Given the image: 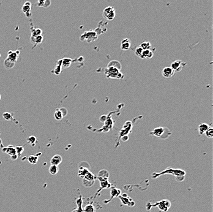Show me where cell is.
Instances as JSON below:
<instances>
[{
  "label": "cell",
  "mask_w": 213,
  "mask_h": 212,
  "mask_svg": "<svg viewBox=\"0 0 213 212\" xmlns=\"http://www.w3.org/2000/svg\"><path fill=\"white\" fill-rule=\"evenodd\" d=\"M166 174H172V176H174L176 178L177 182H183L184 180L186 172L182 169H173L172 167H168L166 169H165L162 172L159 173H153L152 174L153 178H156L160 176H163V175Z\"/></svg>",
  "instance_id": "obj_1"
},
{
  "label": "cell",
  "mask_w": 213,
  "mask_h": 212,
  "mask_svg": "<svg viewBox=\"0 0 213 212\" xmlns=\"http://www.w3.org/2000/svg\"><path fill=\"white\" fill-rule=\"evenodd\" d=\"M105 74L109 78L122 79L124 78V76L120 72V70L115 66H108V67L105 71Z\"/></svg>",
  "instance_id": "obj_2"
},
{
  "label": "cell",
  "mask_w": 213,
  "mask_h": 212,
  "mask_svg": "<svg viewBox=\"0 0 213 212\" xmlns=\"http://www.w3.org/2000/svg\"><path fill=\"white\" fill-rule=\"evenodd\" d=\"M98 38V35L95 32L94 30H91L89 31H85V32L80 36V41H86L88 43L95 41Z\"/></svg>",
  "instance_id": "obj_3"
},
{
  "label": "cell",
  "mask_w": 213,
  "mask_h": 212,
  "mask_svg": "<svg viewBox=\"0 0 213 212\" xmlns=\"http://www.w3.org/2000/svg\"><path fill=\"white\" fill-rule=\"evenodd\" d=\"M102 16L104 19L107 20H113L116 16L115 9L112 6H108L105 8L103 10Z\"/></svg>",
  "instance_id": "obj_4"
},
{
  "label": "cell",
  "mask_w": 213,
  "mask_h": 212,
  "mask_svg": "<svg viewBox=\"0 0 213 212\" xmlns=\"http://www.w3.org/2000/svg\"><path fill=\"white\" fill-rule=\"evenodd\" d=\"M83 178V183L84 186L86 187H90L93 186V184L94 183L96 177L91 172H89Z\"/></svg>",
  "instance_id": "obj_5"
},
{
  "label": "cell",
  "mask_w": 213,
  "mask_h": 212,
  "mask_svg": "<svg viewBox=\"0 0 213 212\" xmlns=\"http://www.w3.org/2000/svg\"><path fill=\"white\" fill-rule=\"evenodd\" d=\"M186 65H187V63L185 62H183L181 60H176L172 63L170 67H171L175 72H179L181 71Z\"/></svg>",
  "instance_id": "obj_6"
},
{
  "label": "cell",
  "mask_w": 213,
  "mask_h": 212,
  "mask_svg": "<svg viewBox=\"0 0 213 212\" xmlns=\"http://www.w3.org/2000/svg\"><path fill=\"white\" fill-rule=\"evenodd\" d=\"M165 129H166L165 127H157V128L154 129L150 134L155 137H162V136L164 135L165 132H166Z\"/></svg>",
  "instance_id": "obj_7"
},
{
  "label": "cell",
  "mask_w": 213,
  "mask_h": 212,
  "mask_svg": "<svg viewBox=\"0 0 213 212\" xmlns=\"http://www.w3.org/2000/svg\"><path fill=\"white\" fill-rule=\"evenodd\" d=\"M175 72L170 67H164L162 71V75L165 78H170L175 75Z\"/></svg>",
  "instance_id": "obj_8"
},
{
  "label": "cell",
  "mask_w": 213,
  "mask_h": 212,
  "mask_svg": "<svg viewBox=\"0 0 213 212\" xmlns=\"http://www.w3.org/2000/svg\"><path fill=\"white\" fill-rule=\"evenodd\" d=\"M19 54L20 53L19 51H15V52L9 51L8 53V55L7 58L9 60L15 63L16 62H17L18 58H19Z\"/></svg>",
  "instance_id": "obj_9"
},
{
  "label": "cell",
  "mask_w": 213,
  "mask_h": 212,
  "mask_svg": "<svg viewBox=\"0 0 213 212\" xmlns=\"http://www.w3.org/2000/svg\"><path fill=\"white\" fill-rule=\"evenodd\" d=\"M131 40L129 38H126L121 41V49L122 50H128L131 47Z\"/></svg>",
  "instance_id": "obj_10"
},
{
  "label": "cell",
  "mask_w": 213,
  "mask_h": 212,
  "mask_svg": "<svg viewBox=\"0 0 213 212\" xmlns=\"http://www.w3.org/2000/svg\"><path fill=\"white\" fill-rule=\"evenodd\" d=\"M62 157L60 155H55V156H53L51 160H50V164L51 165H55V166H58V165L61 163L62 162Z\"/></svg>",
  "instance_id": "obj_11"
},
{
  "label": "cell",
  "mask_w": 213,
  "mask_h": 212,
  "mask_svg": "<svg viewBox=\"0 0 213 212\" xmlns=\"http://www.w3.org/2000/svg\"><path fill=\"white\" fill-rule=\"evenodd\" d=\"M22 11L26 14L27 17H29L28 14L31 15V4L30 2H26L22 7Z\"/></svg>",
  "instance_id": "obj_12"
},
{
  "label": "cell",
  "mask_w": 213,
  "mask_h": 212,
  "mask_svg": "<svg viewBox=\"0 0 213 212\" xmlns=\"http://www.w3.org/2000/svg\"><path fill=\"white\" fill-rule=\"evenodd\" d=\"M154 55V52L151 49L143 50L142 54V59H151Z\"/></svg>",
  "instance_id": "obj_13"
},
{
  "label": "cell",
  "mask_w": 213,
  "mask_h": 212,
  "mask_svg": "<svg viewBox=\"0 0 213 212\" xmlns=\"http://www.w3.org/2000/svg\"><path fill=\"white\" fill-rule=\"evenodd\" d=\"M210 126L206 124V123H201L200 124L198 127V130H199V133L200 135H203L205 133V132L207 131V129L209 128Z\"/></svg>",
  "instance_id": "obj_14"
},
{
  "label": "cell",
  "mask_w": 213,
  "mask_h": 212,
  "mask_svg": "<svg viewBox=\"0 0 213 212\" xmlns=\"http://www.w3.org/2000/svg\"><path fill=\"white\" fill-rule=\"evenodd\" d=\"M3 151L6 152V153H8V155H9L10 156V157L17 155V153H16L15 148L13 147H11V146H9L8 148H6L5 149L3 150Z\"/></svg>",
  "instance_id": "obj_15"
},
{
  "label": "cell",
  "mask_w": 213,
  "mask_h": 212,
  "mask_svg": "<svg viewBox=\"0 0 213 212\" xmlns=\"http://www.w3.org/2000/svg\"><path fill=\"white\" fill-rule=\"evenodd\" d=\"M15 63L9 60V59H8L7 58H6V59L4 60V65L5 67H6V69H8V70L13 68L15 66Z\"/></svg>",
  "instance_id": "obj_16"
},
{
  "label": "cell",
  "mask_w": 213,
  "mask_h": 212,
  "mask_svg": "<svg viewBox=\"0 0 213 212\" xmlns=\"http://www.w3.org/2000/svg\"><path fill=\"white\" fill-rule=\"evenodd\" d=\"M31 41L32 42V43H34L36 44H41L42 41H43V36L41 35L34 37V38H31Z\"/></svg>",
  "instance_id": "obj_17"
},
{
  "label": "cell",
  "mask_w": 213,
  "mask_h": 212,
  "mask_svg": "<svg viewBox=\"0 0 213 212\" xmlns=\"http://www.w3.org/2000/svg\"><path fill=\"white\" fill-rule=\"evenodd\" d=\"M49 173L53 176H55L58 172H59V167L55 165H51L49 169Z\"/></svg>",
  "instance_id": "obj_18"
},
{
  "label": "cell",
  "mask_w": 213,
  "mask_h": 212,
  "mask_svg": "<svg viewBox=\"0 0 213 212\" xmlns=\"http://www.w3.org/2000/svg\"><path fill=\"white\" fill-rule=\"evenodd\" d=\"M54 117L56 120H61L63 119V118L64 117V115L61 111L60 110V109L56 110L54 114Z\"/></svg>",
  "instance_id": "obj_19"
},
{
  "label": "cell",
  "mask_w": 213,
  "mask_h": 212,
  "mask_svg": "<svg viewBox=\"0 0 213 212\" xmlns=\"http://www.w3.org/2000/svg\"><path fill=\"white\" fill-rule=\"evenodd\" d=\"M42 34V31L40 28L33 29L31 31V38H34V37L41 36Z\"/></svg>",
  "instance_id": "obj_20"
},
{
  "label": "cell",
  "mask_w": 213,
  "mask_h": 212,
  "mask_svg": "<svg viewBox=\"0 0 213 212\" xmlns=\"http://www.w3.org/2000/svg\"><path fill=\"white\" fill-rule=\"evenodd\" d=\"M140 46L143 49V50L151 49V44L150 42H143L140 45Z\"/></svg>",
  "instance_id": "obj_21"
},
{
  "label": "cell",
  "mask_w": 213,
  "mask_h": 212,
  "mask_svg": "<svg viewBox=\"0 0 213 212\" xmlns=\"http://www.w3.org/2000/svg\"><path fill=\"white\" fill-rule=\"evenodd\" d=\"M143 49L142 48V47L139 45L135 49V55L138 56L140 58H141V59H142V54H143Z\"/></svg>",
  "instance_id": "obj_22"
},
{
  "label": "cell",
  "mask_w": 213,
  "mask_h": 212,
  "mask_svg": "<svg viewBox=\"0 0 213 212\" xmlns=\"http://www.w3.org/2000/svg\"><path fill=\"white\" fill-rule=\"evenodd\" d=\"M38 156H37L36 155H31L28 158V161L31 163L33 164H35L38 161Z\"/></svg>",
  "instance_id": "obj_23"
},
{
  "label": "cell",
  "mask_w": 213,
  "mask_h": 212,
  "mask_svg": "<svg viewBox=\"0 0 213 212\" xmlns=\"http://www.w3.org/2000/svg\"><path fill=\"white\" fill-rule=\"evenodd\" d=\"M71 59L69 58H65L62 60V66L64 67H69L71 64Z\"/></svg>",
  "instance_id": "obj_24"
},
{
  "label": "cell",
  "mask_w": 213,
  "mask_h": 212,
  "mask_svg": "<svg viewBox=\"0 0 213 212\" xmlns=\"http://www.w3.org/2000/svg\"><path fill=\"white\" fill-rule=\"evenodd\" d=\"M3 117L4 120L7 121L12 120L13 119V115L11 113L9 112H4L3 114Z\"/></svg>",
  "instance_id": "obj_25"
},
{
  "label": "cell",
  "mask_w": 213,
  "mask_h": 212,
  "mask_svg": "<svg viewBox=\"0 0 213 212\" xmlns=\"http://www.w3.org/2000/svg\"><path fill=\"white\" fill-rule=\"evenodd\" d=\"M205 134L206 135V137L209 139H212L213 137V129L211 127H209V128L207 129V131L205 132Z\"/></svg>",
  "instance_id": "obj_26"
},
{
  "label": "cell",
  "mask_w": 213,
  "mask_h": 212,
  "mask_svg": "<svg viewBox=\"0 0 213 212\" xmlns=\"http://www.w3.org/2000/svg\"><path fill=\"white\" fill-rule=\"evenodd\" d=\"M28 142L31 145L34 146L36 142V138L34 136H30L28 138Z\"/></svg>",
  "instance_id": "obj_27"
},
{
  "label": "cell",
  "mask_w": 213,
  "mask_h": 212,
  "mask_svg": "<svg viewBox=\"0 0 213 212\" xmlns=\"http://www.w3.org/2000/svg\"><path fill=\"white\" fill-rule=\"evenodd\" d=\"M83 212H95V209L92 205H88L85 206Z\"/></svg>",
  "instance_id": "obj_28"
},
{
  "label": "cell",
  "mask_w": 213,
  "mask_h": 212,
  "mask_svg": "<svg viewBox=\"0 0 213 212\" xmlns=\"http://www.w3.org/2000/svg\"><path fill=\"white\" fill-rule=\"evenodd\" d=\"M61 66H62V61H61V63H59V64H58L56 66L55 69L54 70V72H55V74H57V75L60 74V73L61 72V68H62Z\"/></svg>",
  "instance_id": "obj_29"
},
{
  "label": "cell",
  "mask_w": 213,
  "mask_h": 212,
  "mask_svg": "<svg viewBox=\"0 0 213 212\" xmlns=\"http://www.w3.org/2000/svg\"><path fill=\"white\" fill-rule=\"evenodd\" d=\"M15 148L16 153H17V155H20L21 154V153H23V151L24 150L23 147H21V146H17V147H15Z\"/></svg>",
  "instance_id": "obj_30"
},
{
  "label": "cell",
  "mask_w": 213,
  "mask_h": 212,
  "mask_svg": "<svg viewBox=\"0 0 213 212\" xmlns=\"http://www.w3.org/2000/svg\"><path fill=\"white\" fill-rule=\"evenodd\" d=\"M1 145H2V141L1 139H0V146H1Z\"/></svg>",
  "instance_id": "obj_31"
},
{
  "label": "cell",
  "mask_w": 213,
  "mask_h": 212,
  "mask_svg": "<svg viewBox=\"0 0 213 212\" xmlns=\"http://www.w3.org/2000/svg\"><path fill=\"white\" fill-rule=\"evenodd\" d=\"M1 94H0V100H1Z\"/></svg>",
  "instance_id": "obj_32"
},
{
  "label": "cell",
  "mask_w": 213,
  "mask_h": 212,
  "mask_svg": "<svg viewBox=\"0 0 213 212\" xmlns=\"http://www.w3.org/2000/svg\"><path fill=\"white\" fill-rule=\"evenodd\" d=\"M0 58H1V55H0Z\"/></svg>",
  "instance_id": "obj_33"
}]
</instances>
